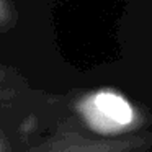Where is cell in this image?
Returning <instances> with one entry per match:
<instances>
[{
  "label": "cell",
  "mask_w": 152,
  "mask_h": 152,
  "mask_svg": "<svg viewBox=\"0 0 152 152\" xmlns=\"http://www.w3.org/2000/svg\"><path fill=\"white\" fill-rule=\"evenodd\" d=\"M77 111L92 131L98 134H116L131 128L136 111L128 98L115 90H96L83 96Z\"/></svg>",
  "instance_id": "1"
},
{
  "label": "cell",
  "mask_w": 152,
  "mask_h": 152,
  "mask_svg": "<svg viewBox=\"0 0 152 152\" xmlns=\"http://www.w3.org/2000/svg\"><path fill=\"white\" fill-rule=\"evenodd\" d=\"M0 13H2V2H0Z\"/></svg>",
  "instance_id": "2"
}]
</instances>
